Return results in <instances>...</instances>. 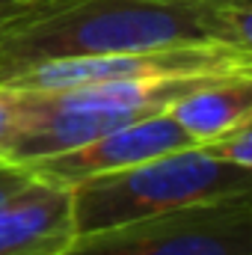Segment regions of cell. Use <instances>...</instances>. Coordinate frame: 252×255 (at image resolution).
<instances>
[{"label": "cell", "instance_id": "6da1fadb", "mask_svg": "<svg viewBox=\"0 0 252 255\" xmlns=\"http://www.w3.org/2000/svg\"><path fill=\"white\" fill-rule=\"evenodd\" d=\"M250 0H74L0 42V80L65 57L196 42L252 48Z\"/></svg>", "mask_w": 252, "mask_h": 255}, {"label": "cell", "instance_id": "7a4b0ae2", "mask_svg": "<svg viewBox=\"0 0 252 255\" xmlns=\"http://www.w3.org/2000/svg\"><path fill=\"white\" fill-rule=\"evenodd\" d=\"M241 77V74H238ZM226 77H154L104 80L65 89H15L18 128L3 160L33 163L77 148L101 133L169 110L184 92Z\"/></svg>", "mask_w": 252, "mask_h": 255}, {"label": "cell", "instance_id": "3957f363", "mask_svg": "<svg viewBox=\"0 0 252 255\" xmlns=\"http://www.w3.org/2000/svg\"><path fill=\"white\" fill-rule=\"evenodd\" d=\"M252 193V169L232 166L202 145L166 151L116 172L83 178L71 187L74 235Z\"/></svg>", "mask_w": 252, "mask_h": 255}, {"label": "cell", "instance_id": "277c9868", "mask_svg": "<svg viewBox=\"0 0 252 255\" xmlns=\"http://www.w3.org/2000/svg\"><path fill=\"white\" fill-rule=\"evenodd\" d=\"M54 255H252V193L83 232Z\"/></svg>", "mask_w": 252, "mask_h": 255}, {"label": "cell", "instance_id": "5b68a950", "mask_svg": "<svg viewBox=\"0 0 252 255\" xmlns=\"http://www.w3.org/2000/svg\"><path fill=\"white\" fill-rule=\"evenodd\" d=\"M252 74V48L229 42H196L151 51H119L95 57H65L27 65L0 83L15 89H65L104 80H154V77H238Z\"/></svg>", "mask_w": 252, "mask_h": 255}, {"label": "cell", "instance_id": "8992f818", "mask_svg": "<svg viewBox=\"0 0 252 255\" xmlns=\"http://www.w3.org/2000/svg\"><path fill=\"white\" fill-rule=\"evenodd\" d=\"M190 145H196V142L163 110V113L145 116L139 122L116 128L110 133H101L77 148L33 160L27 166L39 178H48L63 187H74L83 178L116 172V169H125L133 163H142L148 157H160L166 151H178V148H190Z\"/></svg>", "mask_w": 252, "mask_h": 255}, {"label": "cell", "instance_id": "52a82bcc", "mask_svg": "<svg viewBox=\"0 0 252 255\" xmlns=\"http://www.w3.org/2000/svg\"><path fill=\"white\" fill-rule=\"evenodd\" d=\"M71 238V187L36 175L0 208V255H54Z\"/></svg>", "mask_w": 252, "mask_h": 255}, {"label": "cell", "instance_id": "ba28073f", "mask_svg": "<svg viewBox=\"0 0 252 255\" xmlns=\"http://www.w3.org/2000/svg\"><path fill=\"white\" fill-rule=\"evenodd\" d=\"M166 113L196 145L211 142L232 128L252 122V74L202 83L172 101Z\"/></svg>", "mask_w": 252, "mask_h": 255}, {"label": "cell", "instance_id": "9c48e42d", "mask_svg": "<svg viewBox=\"0 0 252 255\" xmlns=\"http://www.w3.org/2000/svg\"><path fill=\"white\" fill-rule=\"evenodd\" d=\"M74 0H0V42Z\"/></svg>", "mask_w": 252, "mask_h": 255}, {"label": "cell", "instance_id": "30bf717a", "mask_svg": "<svg viewBox=\"0 0 252 255\" xmlns=\"http://www.w3.org/2000/svg\"><path fill=\"white\" fill-rule=\"evenodd\" d=\"M205 151H211L214 157L232 163V166H241V169H252V122L232 128L229 133L211 139V142H202Z\"/></svg>", "mask_w": 252, "mask_h": 255}, {"label": "cell", "instance_id": "8fae6325", "mask_svg": "<svg viewBox=\"0 0 252 255\" xmlns=\"http://www.w3.org/2000/svg\"><path fill=\"white\" fill-rule=\"evenodd\" d=\"M33 178H36V175H33V169H30L27 163L0 160V208H3L12 196H18Z\"/></svg>", "mask_w": 252, "mask_h": 255}, {"label": "cell", "instance_id": "7c38bea8", "mask_svg": "<svg viewBox=\"0 0 252 255\" xmlns=\"http://www.w3.org/2000/svg\"><path fill=\"white\" fill-rule=\"evenodd\" d=\"M18 128V101H15V89L0 83V160L6 154V145L12 142Z\"/></svg>", "mask_w": 252, "mask_h": 255}]
</instances>
